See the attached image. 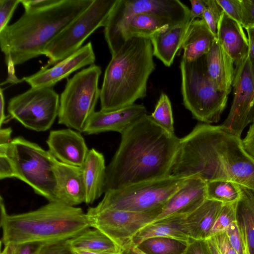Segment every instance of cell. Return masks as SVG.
<instances>
[{"mask_svg": "<svg viewBox=\"0 0 254 254\" xmlns=\"http://www.w3.org/2000/svg\"><path fill=\"white\" fill-rule=\"evenodd\" d=\"M169 176L227 180L254 189V159L240 137L221 125L200 124L180 138Z\"/></svg>", "mask_w": 254, "mask_h": 254, "instance_id": "6da1fadb", "label": "cell"}, {"mask_svg": "<svg viewBox=\"0 0 254 254\" xmlns=\"http://www.w3.org/2000/svg\"><path fill=\"white\" fill-rule=\"evenodd\" d=\"M180 140L150 115L140 119L121 134L107 166L105 192L169 176Z\"/></svg>", "mask_w": 254, "mask_h": 254, "instance_id": "7a4b0ae2", "label": "cell"}, {"mask_svg": "<svg viewBox=\"0 0 254 254\" xmlns=\"http://www.w3.org/2000/svg\"><path fill=\"white\" fill-rule=\"evenodd\" d=\"M93 1L60 0L46 7L25 11L16 22L0 31V47L9 74L8 82H19L14 66L44 55L49 43Z\"/></svg>", "mask_w": 254, "mask_h": 254, "instance_id": "3957f363", "label": "cell"}, {"mask_svg": "<svg viewBox=\"0 0 254 254\" xmlns=\"http://www.w3.org/2000/svg\"><path fill=\"white\" fill-rule=\"evenodd\" d=\"M150 39H127L113 55L100 89L101 110L110 112L134 104L147 94V84L155 68Z\"/></svg>", "mask_w": 254, "mask_h": 254, "instance_id": "277c9868", "label": "cell"}, {"mask_svg": "<svg viewBox=\"0 0 254 254\" xmlns=\"http://www.w3.org/2000/svg\"><path fill=\"white\" fill-rule=\"evenodd\" d=\"M1 242L50 243L70 239L90 228L82 208L58 201L26 212L9 214L0 196Z\"/></svg>", "mask_w": 254, "mask_h": 254, "instance_id": "5b68a950", "label": "cell"}, {"mask_svg": "<svg viewBox=\"0 0 254 254\" xmlns=\"http://www.w3.org/2000/svg\"><path fill=\"white\" fill-rule=\"evenodd\" d=\"M180 69L185 108L193 118L205 124L219 122L228 95L218 90L207 76L205 56L191 62L182 59Z\"/></svg>", "mask_w": 254, "mask_h": 254, "instance_id": "8992f818", "label": "cell"}, {"mask_svg": "<svg viewBox=\"0 0 254 254\" xmlns=\"http://www.w3.org/2000/svg\"><path fill=\"white\" fill-rule=\"evenodd\" d=\"M6 154L14 165L16 178L26 183L49 202L58 201L54 173L57 160L49 151L18 136L9 144Z\"/></svg>", "mask_w": 254, "mask_h": 254, "instance_id": "52a82bcc", "label": "cell"}, {"mask_svg": "<svg viewBox=\"0 0 254 254\" xmlns=\"http://www.w3.org/2000/svg\"><path fill=\"white\" fill-rule=\"evenodd\" d=\"M100 66L92 64L67 79L60 98L58 123L83 132L100 98Z\"/></svg>", "mask_w": 254, "mask_h": 254, "instance_id": "ba28073f", "label": "cell"}, {"mask_svg": "<svg viewBox=\"0 0 254 254\" xmlns=\"http://www.w3.org/2000/svg\"><path fill=\"white\" fill-rule=\"evenodd\" d=\"M187 179L168 176L108 191L105 192L102 200L92 208L95 211L110 209L135 212L162 208Z\"/></svg>", "mask_w": 254, "mask_h": 254, "instance_id": "9c48e42d", "label": "cell"}, {"mask_svg": "<svg viewBox=\"0 0 254 254\" xmlns=\"http://www.w3.org/2000/svg\"><path fill=\"white\" fill-rule=\"evenodd\" d=\"M144 12L159 13L181 23L190 20V9L179 0H118L104 27L105 38L112 56L124 43V34L129 19Z\"/></svg>", "mask_w": 254, "mask_h": 254, "instance_id": "30bf717a", "label": "cell"}, {"mask_svg": "<svg viewBox=\"0 0 254 254\" xmlns=\"http://www.w3.org/2000/svg\"><path fill=\"white\" fill-rule=\"evenodd\" d=\"M118 0H94L78 17L63 30L46 47L45 55L48 68L69 57L81 47L97 29L105 27Z\"/></svg>", "mask_w": 254, "mask_h": 254, "instance_id": "8fae6325", "label": "cell"}, {"mask_svg": "<svg viewBox=\"0 0 254 254\" xmlns=\"http://www.w3.org/2000/svg\"><path fill=\"white\" fill-rule=\"evenodd\" d=\"M59 107V96L53 88L31 87L9 100L7 111L26 128L44 131L58 117Z\"/></svg>", "mask_w": 254, "mask_h": 254, "instance_id": "7c38bea8", "label": "cell"}, {"mask_svg": "<svg viewBox=\"0 0 254 254\" xmlns=\"http://www.w3.org/2000/svg\"><path fill=\"white\" fill-rule=\"evenodd\" d=\"M162 208L135 212L110 209L95 211L91 207L86 214L90 227L103 232L122 250L130 245L140 229L156 219Z\"/></svg>", "mask_w": 254, "mask_h": 254, "instance_id": "4fadbf2b", "label": "cell"}, {"mask_svg": "<svg viewBox=\"0 0 254 254\" xmlns=\"http://www.w3.org/2000/svg\"><path fill=\"white\" fill-rule=\"evenodd\" d=\"M232 87V106L221 126L241 138L243 130L252 122L254 109V66L249 53L235 66Z\"/></svg>", "mask_w": 254, "mask_h": 254, "instance_id": "5bb4252c", "label": "cell"}, {"mask_svg": "<svg viewBox=\"0 0 254 254\" xmlns=\"http://www.w3.org/2000/svg\"><path fill=\"white\" fill-rule=\"evenodd\" d=\"M95 55L91 42L76 52L58 62L52 67L41 69L25 77L23 80L33 88H53L58 82L67 78L72 72L87 65L94 64Z\"/></svg>", "mask_w": 254, "mask_h": 254, "instance_id": "9a60e30c", "label": "cell"}, {"mask_svg": "<svg viewBox=\"0 0 254 254\" xmlns=\"http://www.w3.org/2000/svg\"><path fill=\"white\" fill-rule=\"evenodd\" d=\"M207 199L206 183L198 178H187L183 186L166 202L154 221L171 217L186 216L196 209Z\"/></svg>", "mask_w": 254, "mask_h": 254, "instance_id": "2e32d148", "label": "cell"}, {"mask_svg": "<svg viewBox=\"0 0 254 254\" xmlns=\"http://www.w3.org/2000/svg\"><path fill=\"white\" fill-rule=\"evenodd\" d=\"M46 142L57 160L74 166L82 167L89 151L81 133L71 128L51 131Z\"/></svg>", "mask_w": 254, "mask_h": 254, "instance_id": "e0dca14e", "label": "cell"}, {"mask_svg": "<svg viewBox=\"0 0 254 254\" xmlns=\"http://www.w3.org/2000/svg\"><path fill=\"white\" fill-rule=\"evenodd\" d=\"M147 115L142 104H133L110 112L95 111L89 119L84 133L98 134L116 131L122 134L129 127Z\"/></svg>", "mask_w": 254, "mask_h": 254, "instance_id": "ac0fdd59", "label": "cell"}, {"mask_svg": "<svg viewBox=\"0 0 254 254\" xmlns=\"http://www.w3.org/2000/svg\"><path fill=\"white\" fill-rule=\"evenodd\" d=\"M58 201L75 206L85 202L86 193L82 167L56 161L54 167Z\"/></svg>", "mask_w": 254, "mask_h": 254, "instance_id": "d6986e66", "label": "cell"}, {"mask_svg": "<svg viewBox=\"0 0 254 254\" xmlns=\"http://www.w3.org/2000/svg\"><path fill=\"white\" fill-rule=\"evenodd\" d=\"M205 58L209 79L218 90L229 95L233 82L235 65L217 38L205 55Z\"/></svg>", "mask_w": 254, "mask_h": 254, "instance_id": "ffe728a7", "label": "cell"}, {"mask_svg": "<svg viewBox=\"0 0 254 254\" xmlns=\"http://www.w3.org/2000/svg\"><path fill=\"white\" fill-rule=\"evenodd\" d=\"M216 38L233 61L235 66L249 53V40L244 27L223 10L218 22Z\"/></svg>", "mask_w": 254, "mask_h": 254, "instance_id": "44dd1931", "label": "cell"}, {"mask_svg": "<svg viewBox=\"0 0 254 254\" xmlns=\"http://www.w3.org/2000/svg\"><path fill=\"white\" fill-rule=\"evenodd\" d=\"M191 20L186 23L162 29L152 35L151 41L153 56L166 66L173 63Z\"/></svg>", "mask_w": 254, "mask_h": 254, "instance_id": "7402d4cb", "label": "cell"}, {"mask_svg": "<svg viewBox=\"0 0 254 254\" xmlns=\"http://www.w3.org/2000/svg\"><path fill=\"white\" fill-rule=\"evenodd\" d=\"M86 204H92L105 193L106 168L104 155L90 149L82 167Z\"/></svg>", "mask_w": 254, "mask_h": 254, "instance_id": "603a6c76", "label": "cell"}, {"mask_svg": "<svg viewBox=\"0 0 254 254\" xmlns=\"http://www.w3.org/2000/svg\"><path fill=\"white\" fill-rule=\"evenodd\" d=\"M215 38L203 19L191 20L181 49L182 59L191 62L205 56Z\"/></svg>", "mask_w": 254, "mask_h": 254, "instance_id": "cb8c5ba5", "label": "cell"}, {"mask_svg": "<svg viewBox=\"0 0 254 254\" xmlns=\"http://www.w3.org/2000/svg\"><path fill=\"white\" fill-rule=\"evenodd\" d=\"M179 216L152 222L140 229L132 238L130 245L137 246L153 237L170 238L188 243L190 239L185 217Z\"/></svg>", "mask_w": 254, "mask_h": 254, "instance_id": "d4e9b609", "label": "cell"}, {"mask_svg": "<svg viewBox=\"0 0 254 254\" xmlns=\"http://www.w3.org/2000/svg\"><path fill=\"white\" fill-rule=\"evenodd\" d=\"M223 204L207 199L196 209L185 216V224L190 239L206 240L210 236Z\"/></svg>", "mask_w": 254, "mask_h": 254, "instance_id": "484cf974", "label": "cell"}, {"mask_svg": "<svg viewBox=\"0 0 254 254\" xmlns=\"http://www.w3.org/2000/svg\"><path fill=\"white\" fill-rule=\"evenodd\" d=\"M182 24L184 23L159 13L144 12L137 14L129 19L127 25L123 36L124 41L125 43L127 39L134 36L150 39L162 29Z\"/></svg>", "mask_w": 254, "mask_h": 254, "instance_id": "4316f807", "label": "cell"}, {"mask_svg": "<svg viewBox=\"0 0 254 254\" xmlns=\"http://www.w3.org/2000/svg\"><path fill=\"white\" fill-rule=\"evenodd\" d=\"M241 195L237 202L236 222L249 254H254V189L240 185Z\"/></svg>", "mask_w": 254, "mask_h": 254, "instance_id": "83f0119b", "label": "cell"}, {"mask_svg": "<svg viewBox=\"0 0 254 254\" xmlns=\"http://www.w3.org/2000/svg\"><path fill=\"white\" fill-rule=\"evenodd\" d=\"M73 251L119 253L121 249L100 230L90 228L70 239Z\"/></svg>", "mask_w": 254, "mask_h": 254, "instance_id": "f1b7e54d", "label": "cell"}, {"mask_svg": "<svg viewBox=\"0 0 254 254\" xmlns=\"http://www.w3.org/2000/svg\"><path fill=\"white\" fill-rule=\"evenodd\" d=\"M206 183L207 198L224 204L237 202L241 195L240 185L227 180H216Z\"/></svg>", "mask_w": 254, "mask_h": 254, "instance_id": "f546056e", "label": "cell"}, {"mask_svg": "<svg viewBox=\"0 0 254 254\" xmlns=\"http://www.w3.org/2000/svg\"><path fill=\"white\" fill-rule=\"evenodd\" d=\"M186 242L166 237H153L145 240L137 247L146 254H183Z\"/></svg>", "mask_w": 254, "mask_h": 254, "instance_id": "4dcf8cb0", "label": "cell"}, {"mask_svg": "<svg viewBox=\"0 0 254 254\" xmlns=\"http://www.w3.org/2000/svg\"><path fill=\"white\" fill-rule=\"evenodd\" d=\"M153 120L169 133L175 134L174 119L170 100L168 96L162 93L150 115Z\"/></svg>", "mask_w": 254, "mask_h": 254, "instance_id": "1f68e13d", "label": "cell"}, {"mask_svg": "<svg viewBox=\"0 0 254 254\" xmlns=\"http://www.w3.org/2000/svg\"><path fill=\"white\" fill-rule=\"evenodd\" d=\"M237 202L223 204L212 228L210 236L225 232L230 225L236 222Z\"/></svg>", "mask_w": 254, "mask_h": 254, "instance_id": "d6a6232c", "label": "cell"}, {"mask_svg": "<svg viewBox=\"0 0 254 254\" xmlns=\"http://www.w3.org/2000/svg\"><path fill=\"white\" fill-rule=\"evenodd\" d=\"M45 244L38 242L8 244L4 245L0 254H39Z\"/></svg>", "mask_w": 254, "mask_h": 254, "instance_id": "836d02e7", "label": "cell"}, {"mask_svg": "<svg viewBox=\"0 0 254 254\" xmlns=\"http://www.w3.org/2000/svg\"><path fill=\"white\" fill-rule=\"evenodd\" d=\"M222 11V9L217 3L216 0H207V6L202 19L205 21L216 37L217 24Z\"/></svg>", "mask_w": 254, "mask_h": 254, "instance_id": "e575fe53", "label": "cell"}, {"mask_svg": "<svg viewBox=\"0 0 254 254\" xmlns=\"http://www.w3.org/2000/svg\"><path fill=\"white\" fill-rule=\"evenodd\" d=\"M216 0L222 10L229 17L242 25V7L241 0Z\"/></svg>", "mask_w": 254, "mask_h": 254, "instance_id": "d590c367", "label": "cell"}, {"mask_svg": "<svg viewBox=\"0 0 254 254\" xmlns=\"http://www.w3.org/2000/svg\"><path fill=\"white\" fill-rule=\"evenodd\" d=\"M21 0H0V31L7 25Z\"/></svg>", "mask_w": 254, "mask_h": 254, "instance_id": "8d00e7d4", "label": "cell"}, {"mask_svg": "<svg viewBox=\"0 0 254 254\" xmlns=\"http://www.w3.org/2000/svg\"><path fill=\"white\" fill-rule=\"evenodd\" d=\"M229 241L238 254H244L245 246L236 222L233 223L225 230Z\"/></svg>", "mask_w": 254, "mask_h": 254, "instance_id": "74e56055", "label": "cell"}, {"mask_svg": "<svg viewBox=\"0 0 254 254\" xmlns=\"http://www.w3.org/2000/svg\"><path fill=\"white\" fill-rule=\"evenodd\" d=\"M69 240L46 243L41 249L39 254H74Z\"/></svg>", "mask_w": 254, "mask_h": 254, "instance_id": "f35d334b", "label": "cell"}, {"mask_svg": "<svg viewBox=\"0 0 254 254\" xmlns=\"http://www.w3.org/2000/svg\"><path fill=\"white\" fill-rule=\"evenodd\" d=\"M220 254H238L231 245L225 232L217 233L209 237Z\"/></svg>", "mask_w": 254, "mask_h": 254, "instance_id": "ab89813d", "label": "cell"}, {"mask_svg": "<svg viewBox=\"0 0 254 254\" xmlns=\"http://www.w3.org/2000/svg\"><path fill=\"white\" fill-rule=\"evenodd\" d=\"M244 28L254 29V0H241Z\"/></svg>", "mask_w": 254, "mask_h": 254, "instance_id": "60d3db41", "label": "cell"}, {"mask_svg": "<svg viewBox=\"0 0 254 254\" xmlns=\"http://www.w3.org/2000/svg\"><path fill=\"white\" fill-rule=\"evenodd\" d=\"M183 254H211L206 240L190 239Z\"/></svg>", "mask_w": 254, "mask_h": 254, "instance_id": "b9f144b4", "label": "cell"}, {"mask_svg": "<svg viewBox=\"0 0 254 254\" xmlns=\"http://www.w3.org/2000/svg\"><path fill=\"white\" fill-rule=\"evenodd\" d=\"M16 177L13 163L7 154L0 155V179Z\"/></svg>", "mask_w": 254, "mask_h": 254, "instance_id": "7bdbcfd3", "label": "cell"}, {"mask_svg": "<svg viewBox=\"0 0 254 254\" xmlns=\"http://www.w3.org/2000/svg\"><path fill=\"white\" fill-rule=\"evenodd\" d=\"M243 147L248 153L254 159V109L251 125L246 136L242 139Z\"/></svg>", "mask_w": 254, "mask_h": 254, "instance_id": "ee69618b", "label": "cell"}, {"mask_svg": "<svg viewBox=\"0 0 254 254\" xmlns=\"http://www.w3.org/2000/svg\"><path fill=\"white\" fill-rule=\"evenodd\" d=\"M190 1L191 4L190 20L202 19L207 6V0H190Z\"/></svg>", "mask_w": 254, "mask_h": 254, "instance_id": "f6af8a7d", "label": "cell"}, {"mask_svg": "<svg viewBox=\"0 0 254 254\" xmlns=\"http://www.w3.org/2000/svg\"><path fill=\"white\" fill-rule=\"evenodd\" d=\"M60 0H22L20 3L25 11L38 9L49 6L58 2Z\"/></svg>", "mask_w": 254, "mask_h": 254, "instance_id": "bcb514c9", "label": "cell"}, {"mask_svg": "<svg viewBox=\"0 0 254 254\" xmlns=\"http://www.w3.org/2000/svg\"><path fill=\"white\" fill-rule=\"evenodd\" d=\"M11 127L1 128L0 129V145H5L9 144L12 139L11 134L12 133Z\"/></svg>", "mask_w": 254, "mask_h": 254, "instance_id": "7dc6e473", "label": "cell"}, {"mask_svg": "<svg viewBox=\"0 0 254 254\" xmlns=\"http://www.w3.org/2000/svg\"><path fill=\"white\" fill-rule=\"evenodd\" d=\"M247 32L249 44V56L254 66V32L252 29H246Z\"/></svg>", "mask_w": 254, "mask_h": 254, "instance_id": "c3c4849f", "label": "cell"}, {"mask_svg": "<svg viewBox=\"0 0 254 254\" xmlns=\"http://www.w3.org/2000/svg\"><path fill=\"white\" fill-rule=\"evenodd\" d=\"M5 101L3 93V89L0 88V126L5 122L7 117L4 113Z\"/></svg>", "mask_w": 254, "mask_h": 254, "instance_id": "681fc988", "label": "cell"}, {"mask_svg": "<svg viewBox=\"0 0 254 254\" xmlns=\"http://www.w3.org/2000/svg\"><path fill=\"white\" fill-rule=\"evenodd\" d=\"M121 254H146L137 246L129 245L121 250Z\"/></svg>", "mask_w": 254, "mask_h": 254, "instance_id": "f907efd6", "label": "cell"}, {"mask_svg": "<svg viewBox=\"0 0 254 254\" xmlns=\"http://www.w3.org/2000/svg\"><path fill=\"white\" fill-rule=\"evenodd\" d=\"M76 254H121V252L119 253H112L108 252H94L87 251H73Z\"/></svg>", "mask_w": 254, "mask_h": 254, "instance_id": "816d5d0a", "label": "cell"}, {"mask_svg": "<svg viewBox=\"0 0 254 254\" xmlns=\"http://www.w3.org/2000/svg\"><path fill=\"white\" fill-rule=\"evenodd\" d=\"M206 240L207 242L211 254H220L217 249L211 240L209 238H207Z\"/></svg>", "mask_w": 254, "mask_h": 254, "instance_id": "f5cc1de1", "label": "cell"}, {"mask_svg": "<svg viewBox=\"0 0 254 254\" xmlns=\"http://www.w3.org/2000/svg\"><path fill=\"white\" fill-rule=\"evenodd\" d=\"M243 239L244 242L245 243V250L244 254H249V252L248 251V249L246 243L243 238Z\"/></svg>", "mask_w": 254, "mask_h": 254, "instance_id": "db71d44e", "label": "cell"}, {"mask_svg": "<svg viewBox=\"0 0 254 254\" xmlns=\"http://www.w3.org/2000/svg\"><path fill=\"white\" fill-rule=\"evenodd\" d=\"M252 29L253 30V31L254 32V29Z\"/></svg>", "mask_w": 254, "mask_h": 254, "instance_id": "11a10c76", "label": "cell"}, {"mask_svg": "<svg viewBox=\"0 0 254 254\" xmlns=\"http://www.w3.org/2000/svg\"><path fill=\"white\" fill-rule=\"evenodd\" d=\"M74 254H75V253H74Z\"/></svg>", "mask_w": 254, "mask_h": 254, "instance_id": "9f6ffc18", "label": "cell"}]
</instances>
